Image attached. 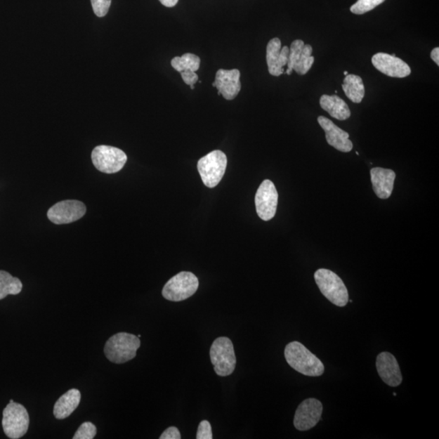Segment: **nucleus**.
Returning <instances> with one entry per match:
<instances>
[{
    "mask_svg": "<svg viewBox=\"0 0 439 439\" xmlns=\"http://www.w3.org/2000/svg\"><path fill=\"white\" fill-rule=\"evenodd\" d=\"M284 354L288 365L299 373L308 376H319L324 374L325 366L321 360L296 341L287 345Z\"/></svg>",
    "mask_w": 439,
    "mask_h": 439,
    "instance_id": "nucleus-1",
    "label": "nucleus"
},
{
    "mask_svg": "<svg viewBox=\"0 0 439 439\" xmlns=\"http://www.w3.org/2000/svg\"><path fill=\"white\" fill-rule=\"evenodd\" d=\"M140 346V339L136 335L118 333L107 341L105 354L111 362L124 364L136 358Z\"/></svg>",
    "mask_w": 439,
    "mask_h": 439,
    "instance_id": "nucleus-2",
    "label": "nucleus"
},
{
    "mask_svg": "<svg viewBox=\"0 0 439 439\" xmlns=\"http://www.w3.org/2000/svg\"><path fill=\"white\" fill-rule=\"evenodd\" d=\"M315 281L323 296L334 306L345 307L349 301V294L344 282L332 270L320 268L314 275Z\"/></svg>",
    "mask_w": 439,
    "mask_h": 439,
    "instance_id": "nucleus-3",
    "label": "nucleus"
},
{
    "mask_svg": "<svg viewBox=\"0 0 439 439\" xmlns=\"http://www.w3.org/2000/svg\"><path fill=\"white\" fill-rule=\"evenodd\" d=\"M210 359L218 376H227L233 374L237 360L231 340L226 337L216 339L210 349Z\"/></svg>",
    "mask_w": 439,
    "mask_h": 439,
    "instance_id": "nucleus-4",
    "label": "nucleus"
},
{
    "mask_svg": "<svg viewBox=\"0 0 439 439\" xmlns=\"http://www.w3.org/2000/svg\"><path fill=\"white\" fill-rule=\"evenodd\" d=\"M198 288L199 280L194 273L181 272L165 284L162 296L169 301H183L192 296Z\"/></svg>",
    "mask_w": 439,
    "mask_h": 439,
    "instance_id": "nucleus-5",
    "label": "nucleus"
},
{
    "mask_svg": "<svg viewBox=\"0 0 439 439\" xmlns=\"http://www.w3.org/2000/svg\"><path fill=\"white\" fill-rule=\"evenodd\" d=\"M226 155L219 150L211 152L198 162V171L207 188H214L218 185L225 173Z\"/></svg>",
    "mask_w": 439,
    "mask_h": 439,
    "instance_id": "nucleus-6",
    "label": "nucleus"
},
{
    "mask_svg": "<svg viewBox=\"0 0 439 439\" xmlns=\"http://www.w3.org/2000/svg\"><path fill=\"white\" fill-rule=\"evenodd\" d=\"M2 425L5 435L18 439L27 433L30 416L25 407L18 402H9L3 412Z\"/></svg>",
    "mask_w": 439,
    "mask_h": 439,
    "instance_id": "nucleus-7",
    "label": "nucleus"
},
{
    "mask_svg": "<svg viewBox=\"0 0 439 439\" xmlns=\"http://www.w3.org/2000/svg\"><path fill=\"white\" fill-rule=\"evenodd\" d=\"M91 159L99 171L111 174L121 171L127 162V156L117 148L100 145L93 150Z\"/></svg>",
    "mask_w": 439,
    "mask_h": 439,
    "instance_id": "nucleus-8",
    "label": "nucleus"
},
{
    "mask_svg": "<svg viewBox=\"0 0 439 439\" xmlns=\"http://www.w3.org/2000/svg\"><path fill=\"white\" fill-rule=\"evenodd\" d=\"M255 204L256 213L263 221H270L276 214L278 193L270 180H265L258 188Z\"/></svg>",
    "mask_w": 439,
    "mask_h": 439,
    "instance_id": "nucleus-9",
    "label": "nucleus"
},
{
    "mask_svg": "<svg viewBox=\"0 0 439 439\" xmlns=\"http://www.w3.org/2000/svg\"><path fill=\"white\" fill-rule=\"evenodd\" d=\"M86 213V207L81 201L64 200L51 207L48 218L56 225L70 224L81 219Z\"/></svg>",
    "mask_w": 439,
    "mask_h": 439,
    "instance_id": "nucleus-10",
    "label": "nucleus"
},
{
    "mask_svg": "<svg viewBox=\"0 0 439 439\" xmlns=\"http://www.w3.org/2000/svg\"><path fill=\"white\" fill-rule=\"evenodd\" d=\"M311 45L302 40H294L291 44L287 63V74L291 75L293 70L299 75H306L314 64Z\"/></svg>",
    "mask_w": 439,
    "mask_h": 439,
    "instance_id": "nucleus-11",
    "label": "nucleus"
},
{
    "mask_svg": "<svg viewBox=\"0 0 439 439\" xmlns=\"http://www.w3.org/2000/svg\"><path fill=\"white\" fill-rule=\"evenodd\" d=\"M323 412L321 402L310 398L299 405L294 418V427L299 431H307L317 426Z\"/></svg>",
    "mask_w": 439,
    "mask_h": 439,
    "instance_id": "nucleus-12",
    "label": "nucleus"
},
{
    "mask_svg": "<svg viewBox=\"0 0 439 439\" xmlns=\"http://www.w3.org/2000/svg\"><path fill=\"white\" fill-rule=\"evenodd\" d=\"M372 63L381 73L391 77L402 79L409 76L412 70L409 65L396 56L386 53H376L372 58Z\"/></svg>",
    "mask_w": 439,
    "mask_h": 439,
    "instance_id": "nucleus-13",
    "label": "nucleus"
},
{
    "mask_svg": "<svg viewBox=\"0 0 439 439\" xmlns=\"http://www.w3.org/2000/svg\"><path fill=\"white\" fill-rule=\"evenodd\" d=\"M290 48L285 46L282 48L281 40L275 38L268 42L266 48V61L268 72L272 76H281L287 65Z\"/></svg>",
    "mask_w": 439,
    "mask_h": 439,
    "instance_id": "nucleus-14",
    "label": "nucleus"
},
{
    "mask_svg": "<svg viewBox=\"0 0 439 439\" xmlns=\"http://www.w3.org/2000/svg\"><path fill=\"white\" fill-rule=\"evenodd\" d=\"M213 86L227 100H234L241 91L240 71L239 70H219L216 72Z\"/></svg>",
    "mask_w": 439,
    "mask_h": 439,
    "instance_id": "nucleus-15",
    "label": "nucleus"
},
{
    "mask_svg": "<svg viewBox=\"0 0 439 439\" xmlns=\"http://www.w3.org/2000/svg\"><path fill=\"white\" fill-rule=\"evenodd\" d=\"M376 366L380 378L386 384L396 387L402 384L400 365L393 355L387 351L380 353L376 358Z\"/></svg>",
    "mask_w": 439,
    "mask_h": 439,
    "instance_id": "nucleus-16",
    "label": "nucleus"
},
{
    "mask_svg": "<svg viewBox=\"0 0 439 439\" xmlns=\"http://www.w3.org/2000/svg\"><path fill=\"white\" fill-rule=\"evenodd\" d=\"M330 146L342 152H349L353 148V143L349 139V133L340 129L329 119L321 116L317 118Z\"/></svg>",
    "mask_w": 439,
    "mask_h": 439,
    "instance_id": "nucleus-17",
    "label": "nucleus"
},
{
    "mask_svg": "<svg viewBox=\"0 0 439 439\" xmlns=\"http://www.w3.org/2000/svg\"><path fill=\"white\" fill-rule=\"evenodd\" d=\"M371 182L376 196L387 199L393 191L396 177L393 170L384 168H374L370 170Z\"/></svg>",
    "mask_w": 439,
    "mask_h": 439,
    "instance_id": "nucleus-18",
    "label": "nucleus"
},
{
    "mask_svg": "<svg viewBox=\"0 0 439 439\" xmlns=\"http://www.w3.org/2000/svg\"><path fill=\"white\" fill-rule=\"evenodd\" d=\"M80 401L81 393L77 389H71L61 395L54 406L53 413L56 419L63 420L69 417L79 407Z\"/></svg>",
    "mask_w": 439,
    "mask_h": 439,
    "instance_id": "nucleus-19",
    "label": "nucleus"
},
{
    "mask_svg": "<svg viewBox=\"0 0 439 439\" xmlns=\"http://www.w3.org/2000/svg\"><path fill=\"white\" fill-rule=\"evenodd\" d=\"M320 105L323 110L339 121H345L350 117V111L347 103L336 95H323L320 99Z\"/></svg>",
    "mask_w": 439,
    "mask_h": 439,
    "instance_id": "nucleus-20",
    "label": "nucleus"
},
{
    "mask_svg": "<svg viewBox=\"0 0 439 439\" xmlns=\"http://www.w3.org/2000/svg\"><path fill=\"white\" fill-rule=\"evenodd\" d=\"M342 87L345 95L350 101L355 103L362 102L365 89L363 80L360 76L348 74L345 77Z\"/></svg>",
    "mask_w": 439,
    "mask_h": 439,
    "instance_id": "nucleus-21",
    "label": "nucleus"
},
{
    "mask_svg": "<svg viewBox=\"0 0 439 439\" xmlns=\"http://www.w3.org/2000/svg\"><path fill=\"white\" fill-rule=\"evenodd\" d=\"M22 283L6 271L0 270V301L8 294H18L22 290Z\"/></svg>",
    "mask_w": 439,
    "mask_h": 439,
    "instance_id": "nucleus-22",
    "label": "nucleus"
},
{
    "mask_svg": "<svg viewBox=\"0 0 439 439\" xmlns=\"http://www.w3.org/2000/svg\"><path fill=\"white\" fill-rule=\"evenodd\" d=\"M173 68L182 73L183 71L196 72L199 70L200 66V58L198 55L185 53L182 56H176L172 61Z\"/></svg>",
    "mask_w": 439,
    "mask_h": 439,
    "instance_id": "nucleus-23",
    "label": "nucleus"
},
{
    "mask_svg": "<svg viewBox=\"0 0 439 439\" xmlns=\"http://www.w3.org/2000/svg\"><path fill=\"white\" fill-rule=\"evenodd\" d=\"M386 0H358L350 7V12L356 15H362L384 3Z\"/></svg>",
    "mask_w": 439,
    "mask_h": 439,
    "instance_id": "nucleus-24",
    "label": "nucleus"
},
{
    "mask_svg": "<svg viewBox=\"0 0 439 439\" xmlns=\"http://www.w3.org/2000/svg\"><path fill=\"white\" fill-rule=\"evenodd\" d=\"M97 433L96 427L91 422H85L77 431L74 439H93Z\"/></svg>",
    "mask_w": 439,
    "mask_h": 439,
    "instance_id": "nucleus-25",
    "label": "nucleus"
},
{
    "mask_svg": "<svg viewBox=\"0 0 439 439\" xmlns=\"http://www.w3.org/2000/svg\"><path fill=\"white\" fill-rule=\"evenodd\" d=\"M93 11L97 17H105L111 6L112 0H91Z\"/></svg>",
    "mask_w": 439,
    "mask_h": 439,
    "instance_id": "nucleus-26",
    "label": "nucleus"
},
{
    "mask_svg": "<svg viewBox=\"0 0 439 439\" xmlns=\"http://www.w3.org/2000/svg\"><path fill=\"white\" fill-rule=\"evenodd\" d=\"M213 432H211V426L208 421H202L199 423L198 427L197 439H211L213 438Z\"/></svg>",
    "mask_w": 439,
    "mask_h": 439,
    "instance_id": "nucleus-27",
    "label": "nucleus"
},
{
    "mask_svg": "<svg viewBox=\"0 0 439 439\" xmlns=\"http://www.w3.org/2000/svg\"><path fill=\"white\" fill-rule=\"evenodd\" d=\"M185 84L190 86V89H195V84L199 81V76L195 72L183 71L181 73Z\"/></svg>",
    "mask_w": 439,
    "mask_h": 439,
    "instance_id": "nucleus-28",
    "label": "nucleus"
},
{
    "mask_svg": "<svg viewBox=\"0 0 439 439\" xmlns=\"http://www.w3.org/2000/svg\"><path fill=\"white\" fill-rule=\"evenodd\" d=\"M182 438L181 436V433L177 427L171 426L169 427L165 430L162 436L159 437L161 439H180Z\"/></svg>",
    "mask_w": 439,
    "mask_h": 439,
    "instance_id": "nucleus-29",
    "label": "nucleus"
},
{
    "mask_svg": "<svg viewBox=\"0 0 439 439\" xmlns=\"http://www.w3.org/2000/svg\"><path fill=\"white\" fill-rule=\"evenodd\" d=\"M159 1L168 8L174 7L178 3V0H159Z\"/></svg>",
    "mask_w": 439,
    "mask_h": 439,
    "instance_id": "nucleus-30",
    "label": "nucleus"
},
{
    "mask_svg": "<svg viewBox=\"0 0 439 439\" xmlns=\"http://www.w3.org/2000/svg\"><path fill=\"white\" fill-rule=\"evenodd\" d=\"M431 59L435 62L436 65H439V48H433L431 53Z\"/></svg>",
    "mask_w": 439,
    "mask_h": 439,
    "instance_id": "nucleus-31",
    "label": "nucleus"
},
{
    "mask_svg": "<svg viewBox=\"0 0 439 439\" xmlns=\"http://www.w3.org/2000/svg\"><path fill=\"white\" fill-rule=\"evenodd\" d=\"M343 74H344L345 76H347L348 74V71H345Z\"/></svg>",
    "mask_w": 439,
    "mask_h": 439,
    "instance_id": "nucleus-32",
    "label": "nucleus"
},
{
    "mask_svg": "<svg viewBox=\"0 0 439 439\" xmlns=\"http://www.w3.org/2000/svg\"><path fill=\"white\" fill-rule=\"evenodd\" d=\"M14 402V401H13V400H10V402Z\"/></svg>",
    "mask_w": 439,
    "mask_h": 439,
    "instance_id": "nucleus-33",
    "label": "nucleus"
}]
</instances>
